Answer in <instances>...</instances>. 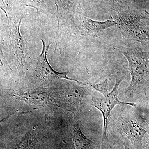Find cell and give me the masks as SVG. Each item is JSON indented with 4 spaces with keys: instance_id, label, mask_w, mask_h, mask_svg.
<instances>
[{
    "instance_id": "5",
    "label": "cell",
    "mask_w": 149,
    "mask_h": 149,
    "mask_svg": "<svg viewBox=\"0 0 149 149\" xmlns=\"http://www.w3.org/2000/svg\"><path fill=\"white\" fill-rule=\"evenodd\" d=\"M79 22L82 35L85 36H98L106 29L117 25L115 20L95 21L84 16L80 18Z\"/></svg>"
},
{
    "instance_id": "8",
    "label": "cell",
    "mask_w": 149,
    "mask_h": 149,
    "mask_svg": "<svg viewBox=\"0 0 149 149\" xmlns=\"http://www.w3.org/2000/svg\"><path fill=\"white\" fill-rule=\"evenodd\" d=\"M27 6L35 8L38 12L47 14L49 10L44 0H25Z\"/></svg>"
},
{
    "instance_id": "2",
    "label": "cell",
    "mask_w": 149,
    "mask_h": 149,
    "mask_svg": "<svg viewBox=\"0 0 149 149\" xmlns=\"http://www.w3.org/2000/svg\"><path fill=\"white\" fill-rule=\"evenodd\" d=\"M116 26L122 35L130 41L146 45L149 42L148 26L142 19H148L147 15L130 10L118 11L113 16Z\"/></svg>"
},
{
    "instance_id": "9",
    "label": "cell",
    "mask_w": 149,
    "mask_h": 149,
    "mask_svg": "<svg viewBox=\"0 0 149 149\" xmlns=\"http://www.w3.org/2000/svg\"><path fill=\"white\" fill-rule=\"evenodd\" d=\"M124 148H125V149H129V148L127 145H125V144H124Z\"/></svg>"
},
{
    "instance_id": "4",
    "label": "cell",
    "mask_w": 149,
    "mask_h": 149,
    "mask_svg": "<svg viewBox=\"0 0 149 149\" xmlns=\"http://www.w3.org/2000/svg\"><path fill=\"white\" fill-rule=\"evenodd\" d=\"M42 41L43 44L42 51L38 58L37 65L38 70L42 77L45 80H49V81L63 78L67 80L75 81L78 84L86 86V83H82V82H79L78 80L72 79L68 77L67 75L68 74L67 72H57L52 68L50 64L49 63L47 58L49 45H47L44 41L42 40Z\"/></svg>"
},
{
    "instance_id": "1",
    "label": "cell",
    "mask_w": 149,
    "mask_h": 149,
    "mask_svg": "<svg viewBox=\"0 0 149 149\" xmlns=\"http://www.w3.org/2000/svg\"><path fill=\"white\" fill-rule=\"evenodd\" d=\"M119 50L128 61L131 81L125 93L131 97L148 86L149 53L138 47H120Z\"/></svg>"
},
{
    "instance_id": "7",
    "label": "cell",
    "mask_w": 149,
    "mask_h": 149,
    "mask_svg": "<svg viewBox=\"0 0 149 149\" xmlns=\"http://www.w3.org/2000/svg\"><path fill=\"white\" fill-rule=\"evenodd\" d=\"M21 20L18 24L13 28V39L14 43L15 49L18 56H24V47L23 40L20 33V25Z\"/></svg>"
},
{
    "instance_id": "3",
    "label": "cell",
    "mask_w": 149,
    "mask_h": 149,
    "mask_svg": "<svg viewBox=\"0 0 149 149\" xmlns=\"http://www.w3.org/2000/svg\"><path fill=\"white\" fill-rule=\"evenodd\" d=\"M122 80L121 79L116 80L114 88L111 92L109 93L107 91L102 94L103 96L102 97H93L92 100L91 105L101 111L103 118V130L102 141L103 146L108 141L107 130L111 112L115 106L123 104L129 105L131 106H136L134 103L120 101L118 98V88Z\"/></svg>"
},
{
    "instance_id": "6",
    "label": "cell",
    "mask_w": 149,
    "mask_h": 149,
    "mask_svg": "<svg viewBox=\"0 0 149 149\" xmlns=\"http://www.w3.org/2000/svg\"><path fill=\"white\" fill-rule=\"evenodd\" d=\"M72 140L76 149H94L96 145L85 136L78 124L72 128Z\"/></svg>"
}]
</instances>
